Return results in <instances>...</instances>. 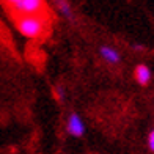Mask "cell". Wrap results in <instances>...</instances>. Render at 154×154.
I'll return each instance as SVG.
<instances>
[{"instance_id": "cell-9", "label": "cell", "mask_w": 154, "mask_h": 154, "mask_svg": "<svg viewBox=\"0 0 154 154\" xmlns=\"http://www.w3.org/2000/svg\"><path fill=\"white\" fill-rule=\"evenodd\" d=\"M132 49H134V51H137V52H142V51H145L146 47H145L143 44H135V43H134V44H132Z\"/></svg>"}, {"instance_id": "cell-8", "label": "cell", "mask_w": 154, "mask_h": 154, "mask_svg": "<svg viewBox=\"0 0 154 154\" xmlns=\"http://www.w3.org/2000/svg\"><path fill=\"white\" fill-rule=\"evenodd\" d=\"M148 148L151 152H154V129L149 132V135H148Z\"/></svg>"}, {"instance_id": "cell-5", "label": "cell", "mask_w": 154, "mask_h": 154, "mask_svg": "<svg viewBox=\"0 0 154 154\" xmlns=\"http://www.w3.org/2000/svg\"><path fill=\"white\" fill-rule=\"evenodd\" d=\"M135 80L140 83V85H148V83L151 82L152 79V72H151V69L146 66V65H137L135 68Z\"/></svg>"}, {"instance_id": "cell-1", "label": "cell", "mask_w": 154, "mask_h": 154, "mask_svg": "<svg viewBox=\"0 0 154 154\" xmlns=\"http://www.w3.org/2000/svg\"><path fill=\"white\" fill-rule=\"evenodd\" d=\"M16 27L20 35L25 38H39L44 33L47 27V20L41 14H33V16H20L16 19Z\"/></svg>"}, {"instance_id": "cell-7", "label": "cell", "mask_w": 154, "mask_h": 154, "mask_svg": "<svg viewBox=\"0 0 154 154\" xmlns=\"http://www.w3.org/2000/svg\"><path fill=\"white\" fill-rule=\"evenodd\" d=\"M54 94H55V97H57L60 102H63V101H65V97H66L65 87H63V85H57V87L54 88Z\"/></svg>"}, {"instance_id": "cell-2", "label": "cell", "mask_w": 154, "mask_h": 154, "mask_svg": "<svg viewBox=\"0 0 154 154\" xmlns=\"http://www.w3.org/2000/svg\"><path fill=\"white\" fill-rule=\"evenodd\" d=\"M6 5L17 17L41 14V11L44 10V2L41 0H10Z\"/></svg>"}, {"instance_id": "cell-4", "label": "cell", "mask_w": 154, "mask_h": 154, "mask_svg": "<svg viewBox=\"0 0 154 154\" xmlns=\"http://www.w3.org/2000/svg\"><path fill=\"white\" fill-rule=\"evenodd\" d=\"M99 55L104 61H107L109 65H118L121 61V54L112 46H101L99 47Z\"/></svg>"}, {"instance_id": "cell-3", "label": "cell", "mask_w": 154, "mask_h": 154, "mask_svg": "<svg viewBox=\"0 0 154 154\" xmlns=\"http://www.w3.org/2000/svg\"><path fill=\"white\" fill-rule=\"evenodd\" d=\"M85 131H87V128H85V123H83L82 116L77 112H71L66 120V132L71 137L79 138V137L85 135Z\"/></svg>"}, {"instance_id": "cell-6", "label": "cell", "mask_w": 154, "mask_h": 154, "mask_svg": "<svg viewBox=\"0 0 154 154\" xmlns=\"http://www.w3.org/2000/svg\"><path fill=\"white\" fill-rule=\"evenodd\" d=\"M57 5V10H58V13L63 16V17H66L68 20H74V11H72V8H71V5H69L68 2H63V0H60V2H57L55 3Z\"/></svg>"}]
</instances>
